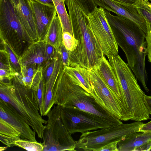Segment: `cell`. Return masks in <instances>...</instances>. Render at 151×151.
<instances>
[{
    "label": "cell",
    "instance_id": "32",
    "mask_svg": "<svg viewBox=\"0 0 151 151\" xmlns=\"http://www.w3.org/2000/svg\"><path fill=\"white\" fill-rule=\"evenodd\" d=\"M63 67L70 66L69 51L62 44L59 48Z\"/></svg>",
    "mask_w": 151,
    "mask_h": 151
},
{
    "label": "cell",
    "instance_id": "39",
    "mask_svg": "<svg viewBox=\"0 0 151 151\" xmlns=\"http://www.w3.org/2000/svg\"><path fill=\"white\" fill-rule=\"evenodd\" d=\"M151 149V139L145 144L137 148L135 151H150Z\"/></svg>",
    "mask_w": 151,
    "mask_h": 151
},
{
    "label": "cell",
    "instance_id": "6",
    "mask_svg": "<svg viewBox=\"0 0 151 151\" xmlns=\"http://www.w3.org/2000/svg\"><path fill=\"white\" fill-rule=\"evenodd\" d=\"M0 38L19 58L35 42L23 27L13 0H0Z\"/></svg>",
    "mask_w": 151,
    "mask_h": 151
},
{
    "label": "cell",
    "instance_id": "34",
    "mask_svg": "<svg viewBox=\"0 0 151 151\" xmlns=\"http://www.w3.org/2000/svg\"><path fill=\"white\" fill-rule=\"evenodd\" d=\"M22 139L20 137H11L0 134L1 142L8 147L15 146V142L18 140Z\"/></svg>",
    "mask_w": 151,
    "mask_h": 151
},
{
    "label": "cell",
    "instance_id": "15",
    "mask_svg": "<svg viewBox=\"0 0 151 151\" xmlns=\"http://www.w3.org/2000/svg\"><path fill=\"white\" fill-rule=\"evenodd\" d=\"M98 69L113 93L120 101L122 111V121H127L130 118L117 78L109 60L103 56Z\"/></svg>",
    "mask_w": 151,
    "mask_h": 151
},
{
    "label": "cell",
    "instance_id": "11",
    "mask_svg": "<svg viewBox=\"0 0 151 151\" xmlns=\"http://www.w3.org/2000/svg\"><path fill=\"white\" fill-rule=\"evenodd\" d=\"M90 80L91 87L90 94L105 109L121 120L122 114L121 103L105 81L98 68L91 69Z\"/></svg>",
    "mask_w": 151,
    "mask_h": 151
},
{
    "label": "cell",
    "instance_id": "44",
    "mask_svg": "<svg viewBox=\"0 0 151 151\" xmlns=\"http://www.w3.org/2000/svg\"><path fill=\"white\" fill-rule=\"evenodd\" d=\"M150 151H151V150H150Z\"/></svg>",
    "mask_w": 151,
    "mask_h": 151
},
{
    "label": "cell",
    "instance_id": "26",
    "mask_svg": "<svg viewBox=\"0 0 151 151\" xmlns=\"http://www.w3.org/2000/svg\"><path fill=\"white\" fill-rule=\"evenodd\" d=\"M134 6L144 19L151 23V9L145 0H141Z\"/></svg>",
    "mask_w": 151,
    "mask_h": 151
},
{
    "label": "cell",
    "instance_id": "16",
    "mask_svg": "<svg viewBox=\"0 0 151 151\" xmlns=\"http://www.w3.org/2000/svg\"><path fill=\"white\" fill-rule=\"evenodd\" d=\"M24 29L35 42L39 40L30 0H13Z\"/></svg>",
    "mask_w": 151,
    "mask_h": 151
},
{
    "label": "cell",
    "instance_id": "17",
    "mask_svg": "<svg viewBox=\"0 0 151 151\" xmlns=\"http://www.w3.org/2000/svg\"><path fill=\"white\" fill-rule=\"evenodd\" d=\"M56 60L54 70L45 83V96L42 116H46L54 104V92L55 85L63 65L58 50L55 53Z\"/></svg>",
    "mask_w": 151,
    "mask_h": 151
},
{
    "label": "cell",
    "instance_id": "42",
    "mask_svg": "<svg viewBox=\"0 0 151 151\" xmlns=\"http://www.w3.org/2000/svg\"><path fill=\"white\" fill-rule=\"evenodd\" d=\"M8 148L7 146L6 147H0V151H4L6 150Z\"/></svg>",
    "mask_w": 151,
    "mask_h": 151
},
{
    "label": "cell",
    "instance_id": "22",
    "mask_svg": "<svg viewBox=\"0 0 151 151\" xmlns=\"http://www.w3.org/2000/svg\"><path fill=\"white\" fill-rule=\"evenodd\" d=\"M15 145L29 151H43L44 148L42 143L22 139L16 141Z\"/></svg>",
    "mask_w": 151,
    "mask_h": 151
},
{
    "label": "cell",
    "instance_id": "41",
    "mask_svg": "<svg viewBox=\"0 0 151 151\" xmlns=\"http://www.w3.org/2000/svg\"><path fill=\"white\" fill-rule=\"evenodd\" d=\"M44 4L54 6L52 0H34Z\"/></svg>",
    "mask_w": 151,
    "mask_h": 151
},
{
    "label": "cell",
    "instance_id": "7",
    "mask_svg": "<svg viewBox=\"0 0 151 151\" xmlns=\"http://www.w3.org/2000/svg\"><path fill=\"white\" fill-rule=\"evenodd\" d=\"M143 124L141 121H135L86 132L82 134L77 141L76 148L85 151H98L107 144L124 140L131 135L139 132Z\"/></svg>",
    "mask_w": 151,
    "mask_h": 151
},
{
    "label": "cell",
    "instance_id": "23",
    "mask_svg": "<svg viewBox=\"0 0 151 151\" xmlns=\"http://www.w3.org/2000/svg\"><path fill=\"white\" fill-rule=\"evenodd\" d=\"M0 134L11 137L21 136L19 132L1 118H0Z\"/></svg>",
    "mask_w": 151,
    "mask_h": 151
},
{
    "label": "cell",
    "instance_id": "20",
    "mask_svg": "<svg viewBox=\"0 0 151 151\" xmlns=\"http://www.w3.org/2000/svg\"><path fill=\"white\" fill-rule=\"evenodd\" d=\"M151 139V132L134 133L118 142V151H135Z\"/></svg>",
    "mask_w": 151,
    "mask_h": 151
},
{
    "label": "cell",
    "instance_id": "3",
    "mask_svg": "<svg viewBox=\"0 0 151 151\" xmlns=\"http://www.w3.org/2000/svg\"><path fill=\"white\" fill-rule=\"evenodd\" d=\"M63 68L55 86V105L64 107H76L100 117L112 126L123 123L121 120L99 104L90 93L74 83Z\"/></svg>",
    "mask_w": 151,
    "mask_h": 151
},
{
    "label": "cell",
    "instance_id": "31",
    "mask_svg": "<svg viewBox=\"0 0 151 151\" xmlns=\"http://www.w3.org/2000/svg\"><path fill=\"white\" fill-rule=\"evenodd\" d=\"M37 65H21V71L19 74L33 78L39 67Z\"/></svg>",
    "mask_w": 151,
    "mask_h": 151
},
{
    "label": "cell",
    "instance_id": "8",
    "mask_svg": "<svg viewBox=\"0 0 151 151\" xmlns=\"http://www.w3.org/2000/svg\"><path fill=\"white\" fill-rule=\"evenodd\" d=\"M62 106L56 105L48 112L42 138L43 151H75L77 141L72 137L61 118Z\"/></svg>",
    "mask_w": 151,
    "mask_h": 151
},
{
    "label": "cell",
    "instance_id": "24",
    "mask_svg": "<svg viewBox=\"0 0 151 151\" xmlns=\"http://www.w3.org/2000/svg\"><path fill=\"white\" fill-rule=\"evenodd\" d=\"M4 48L8 52L11 65L16 73L20 74L21 71V65L19 59L11 47L6 43L1 41Z\"/></svg>",
    "mask_w": 151,
    "mask_h": 151
},
{
    "label": "cell",
    "instance_id": "36",
    "mask_svg": "<svg viewBox=\"0 0 151 151\" xmlns=\"http://www.w3.org/2000/svg\"><path fill=\"white\" fill-rule=\"evenodd\" d=\"M119 142H115L107 144L100 148L98 151H118L117 145Z\"/></svg>",
    "mask_w": 151,
    "mask_h": 151
},
{
    "label": "cell",
    "instance_id": "1",
    "mask_svg": "<svg viewBox=\"0 0 151 151\" xmlns=\"http://www.w3.org/2000/svg\"><path fill=\"white\" fill-rule=\"evenodd\" d=\"M104 12L118 46L124 52L130 68L136 78L148 92L145 66L147 55L146 35L133 22L106 10Z\"/></svg>",
    "mask_w": 151,
    "mask_h": 151
},
{
    "label": "cell",
    "instance_id": "25",
    "mask_svg": "<svg viewBox=\"0 0 151 151\" xmlns=\"http://www.w3.org/2000/svg\"><path fill=\"white\" fill-rule=\"evenodd\" d=\"M62 43L67 50L72 52L76 48L78 41L70 33L65 32L63 33Z\"/></svg>",
    "mask_w": 151,
    "mask_h": 151
},
{
    "label": "cell",
    "instance_id": "14",
    "mask_svg": "<svg viewBox=\"0 0 151 151\" xmlns=\"http://www.w3.org/2000/svg\"><path fill=\"white\" fill-rule=\"evenodd\" d=\"M30 4L39 40H43L54 17L57 15L54 6L47 5L34 0Z\"/></svg>",
    "mask_w": 151,
    "mask_h": 151
},
{
    "label": "cell",
    "instance_id": "12",
    "mask_svg": "<svg viewBox=\"0 0 151 151\" xmlns=\"http://www.w3.org/2000/svg\"><path fill=\"white\" fill-rule=\"evenodd\" d=\"M0 118L19 132L22 139L37 141L36 132L23 117L11 105L0 99Z\"/></svg>",
    "mask_w": 151,
    "mask_h": 151
},
{
    "label": "cell",
    "instance_id": "40",
    "mask_svg": "<svg viewBox=\"0 0 151 151\" xmlns=\"http://www.w3.org/2000/svg\"><path fill=\"white\" fill-rule=\"evenodd\" d=\"M145 101L149 113L151 115V96L145 95Z\"/></svg>",
    "mask_w": 151,
    "mask_h": 151
},
{
    "label": "cell",
    "instance_id": "21",
    "mask_svg": "<svg viewBox=\"0 0 151 151\" xmlns=\"http://www.w3.org/2000/svg\"><path fill=\"white\" fill-rule=\"evenodd\" d=\"M63 33L61 23L57 14L54 17L43 40L57 50L63 44Z\"/></svg>",
    "mask_w": 151,
    "mask_h": 151
},
{
    "label": "cell",
    "instance_id": "10",
    "mask_svg": "<svg viewBox=\"0 0 151 151\" xmlns=\"http://www.w3.org/2000/svg\"><path fill=\"white\" fill-rule=\"evenodd\" d=\"M91 28L94 36L101 47L104 55H118V46L106 18L104 9L97 7L89 15Z\"/></svg>",
    "mask_w": 151,
    "mask_h": 151
},
{
    "label": "cell",
    "instance_id": "27",
    "mask_svg": "<svg viewBox=\"0 0 151 151\" xmlns=\"http://www.w3.org/2000/svg\"><path fill=\"white\" fill-rule=\"evenodd\" d=\"M36 94L40 112L42 116L45 96V83L43 79V76L40 82L36 91Z\"/></svg>",
    "mask_w": 151,
    "mask_h": 151
},
{
    "label": "cell",
    "instance_id": "9",
    "mask_svg": "<svg viewBox=\"0 0 151 151\" xmlns=\"http://www.w3.org/2000/svg\"><path fill=\"white\" fill-rule=\"evenodd\" d=\"M60 116L64 125L71 134L113 126L100 117L75 107H62Z\"/></svg>",
    "mask_w": 151,
    "mask_h": 151
},
{
    "label": "cell",
    "instance_id": "2",
    "mask_svg": "<svg viewBox=\"0 0 151 151\" xmlns=\"http://www.w3.org/2000/svg\"><path fill=\"white\" fill-rule=\"evenodd\" d=\"M73 36L78 41L76 48L69 51L70 66L98 68L104 55L91 30L88 16L74 0H65Z\"/></svg>",
    "mask_w": 151,
    "mask_h": 151
},
{
    "label": "cell",
    "instance_id": "28",
    "mask_svg": "<svg viewBox=\"0 0 151 151\" xmlns=\"http://www.w3.org/2000/svg\"><path fill=\"white\" fill-rule=\"evenodd\" d=\"M85 13L88 16L97 7L92 0H74Z\"/></svg>",
    "mask_w": 151,
    "mask_h": 151
},
{
    "label": "cell",
    "instance_id": "38",
    "mask_svg": "<svg viewBox=\"0 0 151 151\" xmlns=\"http://www.w3.org/2000/svg\"><path fill=\"white\" fill-rule=\"evenodd\" d=\"M139 132H151V121L143 124Z\"/></svg>",
    "mask_w": 151,
    "mask_h": 151
},
{
    "label": "cell",
    "instance_id": "5",
    "mask_svg": "<svg viewBox=\"0 0 151 151\" xmlns=\"http://www.w3.org/2000/svg\"><path fill=\"white\" fill-rule=\"evenodd\" d=\"M108 58L119 82L130 119L141 121L149 119L150 114L145 101V94L130 68L119 55Z\"/></svg>",
    "mask_w": 151,
    "mask_h": 151
},
{
    "label": "cell",
    "instance_id": "33",
    "mask_svg": "<svg viewBox=\"0 0 151 151\" xmlns=\"http://www.w3.org/2000/svg\"><path fill=\"white\" fill-rule=\"evenodd\" d=\"M43 66H39L33 78V81L31 89L35 91H37L40 80L43 76Z\"/></svg>",
    "mask_w": 151,
    "mask_h": 151
},
{
    "label": "cell",
    "instance_id": "18",
    "mask_svg": "<svg viewBox=\"0 0 151 151\" xmlns=\"http://www.w3.org/2000/svg\"><path fill=\"white\" fill-rule=\"evenodd\" d=\"M45 45L43 40H39L31 44L19 59L21 65H35L43 66L47 62Z\"/></svg>",
    "mask_w": 151,
    "mask_h": 151
},
{
    "label": "cell",
    "instance_id": "19",
    "mask_svg": "<svg viewBox=\"0 0 151 151\" xmlns=\"http://www.w3.org/2000/svg\"><path fill=\"white\" fill-rule=\"evenodd\" d=\"M63 69L74 83L90 93L91 88L90 80L91 69L78 65L74 67H63Z\"/></svg>",
    "mask_w": 151,
    "mask_h": 151
},
{
    "label": "cell",
    "instance_id": "4",
    "mask_svg": "<svg viewBox=\"0 0 151 151\" xmlns=\"http://www.w3.org/2000/svg\"><path fill=\"white\" fill-rule=\"evenodd\" d=\"M0 99L11 105L42 138L47 121L40 113L36 91L23 85L15 75L11 81H0Z\"/></svg>",
    "mask_w": 151,
    "mask_h": 151
},
{
    "label": "cell",
    "instance_id": "37",
    "mask_svg": "<svg viewBox=\"0 0 151 151\" xmlns=\"http://www.w3.org/2000/svg\"><path fill=\"white\" fill-rule=\"evenodd\" d=\"M119 3L129 5L135 6L141 0H112Z\"/></svg>",
    "mask_w": 151,
    "mask_h": 151
},
{
    "label": "cell",
    "instance_id": "13",
    "mask_svg": "<svg viewBox=\"0 0 151 151\" xmlns=\"http://www.w3.org/2000/svg\"><path fill=\"white\" fill-rule=\"evenodd\" d=\"M97 6L109 12L129 19L137 24L146 34V21L134 6L129 5L116 2L112 0H92Z\"/></svg>",
    "mask_w": 151,
    "mask_h": 151
},
{
    "label": "cell",
    "instance_id": "43",
    "mask_svg": "<svg viewBox=\"0 0 151 151\" xmlns=\"http://www.w3.org/2000/svg\"><path fill=\"white\" fill-rule=\"evenodd\" d=\"M150 0V1H151V0Z\"/></svg>",
    "mask_w": 151,
    "mask_h": 151
},
{
    "label": "cell",
    "instance_id": "29",
    "mask_svg": "<svg viewBox=\"0 0 151 151\" xmlns=\"http://www.w3.org/2000/svg\"><path fill=\"white\" fill-rule=\"evenodd\" d=\"M0 69H3L11 71L16 73L12 67L10 61L8 54L4 49H0Z\"/></svg>",
    "mask_w": 151,
    "mask_h": 151
},
{
    "label": "cell",
    "instance_id": "35",
    "mask_svg": "<svg viewBox=\"0 0 151 151\" xmlns=\"http://www.w3.org/2000/svg\"><path fill=\"white\" fill-rule=\"evenodd\" d=\"M56 50L53 46L46 43L45 54L47 61H50L53 59L55 55Z\"/></svg>",
    "mask_w": 151,
    "mask_h": 151
},
{
    "label": "cell",
    "instance_id": "30",
    "mask_svg": "<svg viewBox=\"0 0 151 151\" xmlns=\"http://www.w3.org/2000/svg\"><path fill=\"white\" fill-rule=\"evenodd\" d=\"M145 20L147 25V32L146 34L147 55L148 61L151 64V23L147 20Z\"/></svg>",
    "mask_w": 151,
    "mask_h": 151
}]
</instances>
